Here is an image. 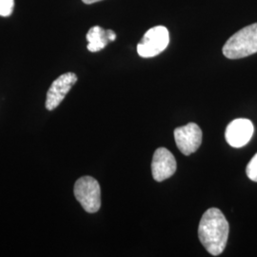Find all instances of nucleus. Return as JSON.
Instances as JSON below:
<instances>
[{
	"instance_id": "3",
	"label": "nucleus",
	"mask_w": 257,
	"mask_h": 257,
	"mask_svg": "<svg viewBox=\"0 0 257 257\" xmlns=\"http://www.w3.org/2000/svg\"><path fill=\"white\" fill-rule=\"evenodd\" d=\"M74 193L76 200L89 213L99 211L101 207L100 185L92 176L80 177L74 184Z\"/></svg>"
},
{
	"instance_id": "2",
	"label": "nucleus",
	"mask_w": 257,
	"mask_h": 257,
	"mask_svg": "<svg viewBox=\"0 0 257 257\" xmlns=\"http://www.w3.org/2000/svg\"><path fill=\"white\" fill-rule=\"evenodd\" d=\"M223 55L229 59H240L257 53V23L241 29L227 40Z\"/></svg>"
},
{
	"instance_id": "11",
	"label": "nucleus",
	"mask_w": 257,
	"mask_h": 257,
	"mask_svg": "<svg viewBox=\"0 0 257 257\" xmlns=\"http://www.w3.org/2000/svg\"><path fill=\"white\" fill-rule=\"evenodd\" d=\"M246 174L250 180L257 182V153L248 162L246 168Z\"/></svg>"
},
{
	"instance_id": "1",
	"label": "nucleus",
	"mask_w": 257,
	"mask_h": 257,
	"mask_svg": "<svg viewBox=\"0 0 257 257\" xmlns=\"http://www.w3.org/2000/svg\"><path fill=\"white\" fill-rule=\"evenodd\" d=\"M230 226L225 215L217 208L205 211L198 226V237L211 255L221 254L227 246Z\"/></svg>"
},
{
	"instance_id": "7",
	"label": "nucleus",
	"mask_w": 257,
	"mask_h": 257,
	"mask_svg": "<svg viewBox=\"0 0 257 257\" xmlns=\"http://www.w3.org/2000/svg\"><path fill=\"white\" fill-rule=\"evenodd\" d=\"M254 127L250 120L238 118L231 121L225 132L228 144L233 148L246 146L253 136Z\"/></svg>"
},
{
	"instance_id": "10",
	"label": "nucleus",
	"mask_w": 257,
	"mask_h": 257,
	"mask_svg": "<svg viewBox=\"0 0 257 257\" xmlns=\"http://www.w3.org/2000/svg\"><path fill=\"white\" fill-rule=\"evenodd\" d=\"M15 8V0H0V16L10 17Z\"/></svg>"
},
{
	"instance_id": "12",
	"label": "nucleus",
	"mask_w": 257,
	"mask_h": 257,
	"mask_svg": "<svg viewBox=\"0 0 257 257\" xmlns=\"http://www.w3.org/2000/svg\"><path fill=\"white\" fill-rule=\"evenodd\" d=\"M107 32H108V37H109V39H110V42L114 41V40H115V38H116V35H115V33H114L113 31H111V30H107Z\"/></svg>"
},
{
	"instance_id": "6",
	"label": "nucleus",
	"mask_w": 257,
	"mask_h": 257,
	"mask_svg": "<svg viewBox=\"0 0 257 257\" xmlns=\"http://www.w3.org/2000/svg\"><path fill=\"white\" fill-rule=\"evenodd\" d=\"M176 160L174 155L166 148H158L154 154L152 162V174L157 182H162L175 175Z\"/></svg>"
},
{
	"instance_id": "5",
	"label": "nucleus",
	"mask_w": 257,
	"mask_h": 257,
	"mask_svg": "<svg viewBox=\"0 0 257 257\" xmlns=\"http://www.w3.org/2000/svg\"><path fill=\"white\" fill-rule=\"evenodd\" d=\"M174 134L176 146L185 156H190L195 153L201 146L202 131L195 123H189L176 128Z\"/></svg>"
},
{
	"instance_id": "9",
	"label": "nucleus",
	"mask_w": 257,
	"mask_h": 257,
	"mask_svg": "<svg viewBox=\"0 0 257 257\" xmlns=\"http://www.w3.org/2000/svg\"><path fill=\"white\" fill-rule=\"evenodd\" d=\"M88 41V50L92 53H96L103 50L110 42L107 30H104L100 26H93L91 28L86 36Z\"/></svg>"
},
{
	"instance_id": "4",
	"label": "nucleus",
	"mask_w": 257,
	"mask_h": 257,
	"mask_svg": "<svg viewBox=\"0 0 257 257\" xmlns=\"http://www.w3.org/2000/svg\"><path fill=\"white\" fill-rule=\"evenodd\" d=\"M170 43V34L164 26L148 30L138 44V55L144 58L154 57L164 52Z\"/></svg>"
},
{
	"instance_id": "13",
	"label": "nucleus",
	"mask_w": 257,
	"mask_h": 257,
	"mask_svg": "<svg viewBox=\"0 0 257 257\" xmlns=\"http://www.w3.org/2000/svg\"><path fill=\"white\" fill-rule=\"evenodd\" d=\"M82 1L85 4H93V3L99 2V1H102V0H82Z\"/></svg>"
},
{
	"instance_id": "8",
	"label": "nucleus",
	"mask_w": 257,
	"mask_h": 257,
	"mask_svg": "<svg viewBox=\"0 0 257 257\" xmlns=\"http://www.w3.org/2000/svg\"><path fill=\"white\" fill-rule=\"evenodd\" d=\"M77 81V76L74 73H66L57 77L52 83L47 92V110H53L63 101L67 93Z\"/></svg>"
}]
</instances>
